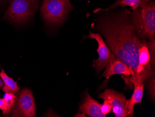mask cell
<instances>
[{
    "mask_svg": "<svg viewBox=\"0 0 155 117\" xmlns=\"http://www.w3.org/2000/svg\"><path fill=\"white\" fill-rule=\"evenodd\" d=\"M74 117H87L86 114L83 113H78L77 114H76Z\"/></svg>",
    "mask_w": 155,
    "mask_h": 117,
    "instance_id": "17",
    "label": "cell"
},
{
    "mask_svg": "<svg viewBox=\"0 0 155 117\" xmlns=\"http://www.w3.org/2000/svg\"><path fill=\"white\" fill-rule=\"evenodd\" d=\"M105 68L103 74L100 77H105L107 81L114 75L121 74L125 76H132L134 75V72L131 68L127 64L117 57Z\"/></svg>",
    "mask_w": 155,
    "mask_h": 117,
    "instance_id": "8",
    "label": "cell"
},
{
    "mask_svg": "<svg viewBox=\"0 0 155 117\" xmlns=\"http://www.w3.org/2000/svg\"><path fill=\"white\" fill-rule=\"evenodd\" d=\"M111 106L107 101H104L103 104L102 105H101V110L102 112L104 115H107V114L111 112Z\"/></svg>",
    "mask_w": 155,
    "mask_h": 117,
    "instance_id": "16",
    "label": "cell"
},
{
    "mask_svg": "<svg viewBox=\"0 0 155 117\" xmlns=\"http://www.w3.org/2000/svg\"><path fill=\"white\" fill-rule=\"evenodd\" d=\"M13 107L4 98H0V109L3 115L8 114L12 112Z\"/></svg>",
    "mask_w": 155,
    "mask_h": 117,
    "instance_id": "13",
    "label": "cell"
},
{
    "mask_svg": "<svg viewBox=\"0 0 155 117\" xmlns=\"http://www.w3.org/2000/svg\"><path fill=\"white\" fill-rule=\"evenodd\" d=\"M1 67V66H0ZM4 86V83H3V80L2 79L1 77H0V88H2Z\"/></svg>",
    "mask_w": 155,
    "mask_h": 117,
    "instance_id": "18",
    "label": "cell"
},
{
    "mask_svg": "<svg viewBox=\"0 0 155 117\" xmlns=\"http://www.w3.org/2000/svg\"><path fill=\"white\" fill-rule=\"evenodd\" d=\"M131 21L138 38L155 40V2L150 1L131 13Z\"/></svg>",
    "mask_w": 155,
    "mask_h": 117,
    "instance_id": "2",
    "label": "cell"
},
{
    "mask_svg": "<svg viewBox=\"0 0 155 117\" xmlns=\"http://www.w3.org/2000/svg\"><path fill=\"white\" fill-rule=\"evenodd\" d=\"M2 1H5V0H0V2Z\"/></svg>",
    "mask_w": 155,
    "mask_h": 117,
    "instance_id": "19",
    "label": "cell"
},
{
    "mask_svg": "<svg viewBox=\"0 0 155 117\" xmlns=\"http://www.w3.org/2000/svg\"><path fill=\"white\" fill-rule=\"evenodd\" d=\"M3 98L8 102L12 107H14L16 99V95L15 94L13 93L7 92L4 94Z\"/></svg>",
    "mask_w": 155,
    "mask_h": 117,
    "instance_id": "15",
    "label": "cell"
},
{
    "mask_svg": "<svg viewBox=\"0 0 155 117\" xmlns=\"http://www.w3.org/2000/svg\"><path fill=\"white\" fill-rule=\"evenodd\" d=\"M79 112L90 117H106L102 112L101 105L92 98L87 91L79 107Z\"/></svg>",
    "mask_w": 155,
    "mask_h": 117,
    "instance_id": "9",
    "label": "cell"
},
{
    "mask_svg": "<svg viewBox=\"0 0 155 117\" xmlns=\"http://www.w3.org/2000/svg\"><path fill=\"white\" fill-rule=\"evenodd\" d=\"M40 0H11L2 19L11 22L23 24L35 15L39 6Z\"/></svg>",
    "mask_w": 155,
    "mask_h": 117,
    "instance_id": "4",
    "label": "cell"
},
{
    "mask_svg": "<svg viewBox=\"0 0 155 117\" xmlns=\"http://www.w3.org/2000/svg\"><path fill=\"white\" fill-rule=\"evenodd\" d=\"M151 1L152 0H117L114 4L110 5L107 8L105 9H97L94 10V13L113 10L117 8L118 6H120L122 9H124L126 6H129L130 9L134 11L139 8L145 6Z\"/></svg>",
    "mask_w": 155,
    "mask_h": 117,
    "instance_id": "10",
    "label": "cell"
},
{
    "mask_svg": "<svg viewBox=\"0 0 155 117\" xmlns=\"http://www.w3.org/2000/svg\"><path fill=\"white\" fill-rule=\"evenodd\" d=\"M74 9L70 0H43L41 15L45 23L50 26H60Z\"/></svg>",
    "mask_w": 155,
    "mask_h": 117,
    "instance_id": "3",
    "label": "cell"
},
{
    "mask_svg": "<svg viewBox=\"0 0 155 117\" xmlns=\"http://www.w3.org/2000/svg\"><path fill=\"white\" fill-rule=\"evenodd\" d=\"M130 81L134 85V90L131 98L128 100L127 110L129 117H133L135 105L138 103H142L144 84L139 81Z\"/></svg>",
    "mask_w": 155,
    "mask_h": 117,
    "instance_id": "11",
    "label": "cell"
},
{
    "mask_svg": "<svg viewBox=\"0 0 155 117\" xmlns=\"http://www.w3.org/2000/svg\"><path fill=\"white\" fill-rule=\"evenodd\" d=\"M86 38L94 39L98 44L97 51L98 53V58L94 60L93 67L95 69L97 73H98L104 69L116 57L110 50L100 33H93L90 31L89 35L84 37V39Z\"/></svg>",
    "mask_w": 155,
    "mask_h": 117,
    "instance_id": "7",
    "label": "cell"
},
{
    "mask_svg": "<svg viewBox=\"0 0 155 117\" xmlns=\"http://www.w3.org/2000/svg\"><path fill=\"white\" fill-rule=\"evenodd\" d=\"M104 12L95 27L111 52L132 70L133 77L137 73L139 50L143 43L132 24L131 12L125 9Z\"/></svg>",
    "mask_w": 155,
    "mask_h": 117,
    "instance_id": "1",
    "label": "cell"
},
{
    "mask_svg": "<svg viewBox=\"0 0 155 117\" xmlns=\"http://www.w3.org/2000/svg\"><path fill=\"white\" fill-rule=\"evenodd\" d=\"M0 77L4 83V86L2 89L3 92H10L15 94L20 90L21 88L17 85V82L14 81L12 77L8 76L2 69L0 72Z\"/></svg>",
    "mask_w": 155,
    "mask_h": 117,
    "instance_id": "12",
    "label": "cell"
},
{
    "mask_svg": "<svg viewBox=\"0 0 155 117\" xmlns=\"http://www.w3.org/2000/svg\"><path fill=\"white\" fill-rule=\"evenodd\" d=\"M15 104L12 110V117H34L36 107L35 98L30 89L24 88L16 95Z\"/></svg>",
    "mask_w": 155,
    "mask_h": 117,
    "instance_id": "5",
    "label": "cell"
},
{
    "mask_svg": "<svg viewBox=\"0 0 155 117\" xmlns=\"http://www.w3.org/2000/svg\"><path fill=\"white\" fill-rule=\"evenodd\" d=\"M148 84L149 93L151 99L155 101V79L154 76L150 78Z\"/></svg>",
    "mask_w": 155,
    "mask_h": 117,
    "instance_id": "14",
    "label": "cell"
},
{
    "mask_svg": "<svg viewBox=\"0 0 155 117\" xmlns=\"http://www.w3.org/2000/svg\"><path fill=\"white\" fill-rule=\"evenodd\" d=\"M107 101L111 107V112L116 117H129L127 110L128 100L123 93L113 89H107L97 96Z\"/></svg>",
    "mask_w": 155,
    "mask_h": 117,
    "instance_id": "6",
    "label": "cell"
}]
</instances>
